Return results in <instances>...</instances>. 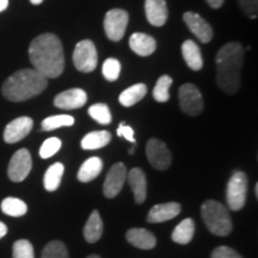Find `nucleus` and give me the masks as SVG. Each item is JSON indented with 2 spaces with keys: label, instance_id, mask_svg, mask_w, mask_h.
<instances>
[{
  "label": "nucleus",
  "instance_id": "f257e3e1",
  "mask_svg": "<svg viewBox=\"0 0 258 258\" xmlns=\"http://www.w3.org/2000/svg\"><path fill=\"white\" fill-rule=\"evenodd\" d=\"M29 57L34 70L46 78H57L64 70L62 43L54 34L38 35L31 41Z\"/></svg>",
  "mask_w": 258,
  "mask_h": 258
},
{
  "label": "nucleus",
  "instance_id": "f03ea898",
  "mask_svg": "<svg viewBox=\"0 0 258 258\" xmlns=\"http://www.w3.org/2000/svg\"><path fill=\"white\" fill-rule=\"evenodd\" d=\"M217 83L222 91L234 95L240 88V73L244 63V48L238 42H228L218 51Z\"/></svg>",
  "mask_w": 258,
  "mask_h": 258
},
{
  "label": "nucleus",
  "instance_id": "7ed1b4c3",
  "mask_svg": "<svg viewBox=\"0 0 258 258\" xmlns=\"http://www.w3.org/2000/svg\"><path fill=\"white\" fill-rule=\"evenodd\" d=\"M48 86V79L34 69L21 70L3 84V96L11 102H24L41 95Z\"/></svg>",
  "mask_w": 258,
  "mask_h": 258
},
{
  "label": "nucleus",
  "instance_id": "20e7f679",
  "mask_svg": "<svg viewBox=\"0 0 258 258\" xmlns=\"http://www.w3.org/2000/svg\"><path fill=\"white\" fill-rule=\"evenodd\" d=\"M201 215L209 232L219 237H226L232 232V220L227 208L220 202L207 200L201 206Z\"/></svg>",
  "mask_w": 258,
  "mask_h": 258
},
{
  "label": "nucleus",
  "instance_id": "39448f33",
  "mask_svg": "<svg viewBox=\"0 0 258 258\" xmlns=\"http://www.w3.org/2000/svg\"><path fill=\"white\" fill-rule=\"evenodd\" d=\"M247 192V178L243 171H235L228 180L226 201L231 211L238 212L245 206Z\"/></svg>",
  "mask_w": 258,
  "mask_h": 258
},
{
  "label": "nucleus",
  "instance_id": "423d86ee",
  "mask_svg": "<svg viewBox=\"0 0 258 258\" xmlns=\"http://www.w3.org/2000/svg\"><path fill=\"white\" fill-rule=\"evenodd\" d=\"M73 62L76 69L83 73L95 71L98 63V55L95 43L90 40H83L77 44L73 53Z\"/></svg>",
  "mask_w": 258,
  "mask_h": 258
},
{
  "label": "nucleus",
  "instance_id": "0eeeda50",
  "mask_svg": "<svg viewBox=\"0 0 258 258\" xmlns=\"http://www.w3.org/2000/svg\"><path fill=\"white\" fill-rule=\"evenodd\" d=\"M179 105L182 111L189 116H199L203 111V97L194 84H183L180 86Z\"/></svg>",
  "mask_w": 258,
  "mask_h": 258
},
{
  "label": "nucleus",
  "instance_id": "6e6552de",
  "mask_svg": "<svg viewBox=\"0 0 258 258\" xmlns=\"http://www.w3.org/2000/svg\"><path fill=\"white\" fill-rule=\"evenodd\" d=\"M128 19V12L124 10H110L104 18V30L106 37L114 42L122 40V37L124 36L125 29H127Z\"/></svg>",
  "mask_w": 258,
  "mask_h": 258
},
{
  "label": "nucleus",
  "instance_id": "1a4fd4ad",
  "mask_svg": "<svg viewBox=\"0 0 258 258\" xmlns=\"http://www.w3.org/2000/svg\"><path fill=\"white\" fill-rule=\"evenodd\" d=\"M32 167L31 154L27 148L18 150L9 163L8 175L12 182H23L30 173Z\"/></svg>",
  "mask_w": 258,
  "mask_h": 258
},
{
  "label": "nucleus",
  "instance_id": "9d476101",
  "mask_svg": "<svg viewBox=\"0 0 258 258\" xmlns=\"http://www.w3.org/2000/svg\"><path fill=\"white\" fill-rule=\"evenodd\" d=\"M146 156L150 164L156 170H167L171 165V153L166 145L159 139H150L146 145Z\"/></svg>",
  "mask_w": 258,
  "mask_h": 258
},
{
  "label": "nucleus",
  "instance_id": "9b49d317",
  "mask_svg": "<svg viewBox=\"0 0 258 258\" xmlns=\"http://www.w3.org/2000/svg\"><path fill=\"white\" fill-rule=\"evenodd\" d=\"M127 179V167L123 163H116L106 173L103 192L108 199H114L117 196L123 188V184Z\"/></svg>",
  "mask_w": 258,
  "mask_h": 258
},
{
  "label": "nucleus",
  "instance_id": "f8f14e48",
  "mask_svg": "<svg viewBox=\"0 0 258 258\" xmlns=\"http://www.w3.org/2000/svg\"><path fill=\"white\" fill-rule=\"evenodd\" d=\"M34 121L28 116H22V117L16 118L6 125L4 131V140L6 144H16L18 141L23 140L28 134L30 133Z\"/></svg>",
  "mask_w": 258,
  "mask_h": 258
},
{
  "label": "nucleus",
  "instance_id": "ddd939ff",
  "mask_svg": "<svg viewBox=\"0 0 258 258\" xmlns=\"http://www.w3.org/2000/svg\"><path fill=\"white\" fill-rule=\"evenodd\" d=\"M183 21L188 25L189 30L199 38L202 43H208L213 38V28L206 19H203L195 12H185L183 15Z\"/></svg>",
  "mask_w": 258,
  "mask_h": 258
},
{
  "label": "nucleus",
  "instance_id": "4468645a",
  "mask_svg": "<svg viewBox=\"0 0 258 258\" xmlns=\"http://www.w3.org/2000/svg\"><path fill=\"white\" fill-rule=\"evenodd\" d=\"M88 102V95L82 89H70L57 95L54 98V105L63 110H73L85 105Z\"/></svg>",
  "mask_w": 258,
  "mask_h": 258
},
{
  "label": "nucleus",
  "instance_id": "2eb2a0df",
  "mask_svg": "<svg viewBox=\"0 0 258 258\" xmlns=\"http://www.w3.org/2000/svg\"><path fill=\"white\" fill-rule=\"evenodd\" d=\"M145 11H146L147 21L153 27H163L169 17V10L165 0H146Z\"/></svg>",
  "mask_w": 258,
  "mask_h": 258
},
{
  "label": "nucleus",
  "instance_id": "dca6fc26",
  "mask_svg": "<svg viewBox=\"0 0 258 258\" xmlns=\"http://www.w3.org/2000/svg\"><path fill=\"white\" fill-rule=\"evenodd\" d=\"M180 213V205L177 202L163 203V205H157L151 208L148 212L147 221L151 224H159V222H165L171 219L176 218Z\"/></svg>",
  "mask_w": 258,
  "mask_h": 258
},
{
  "label": "nucleus",
  "instance_id": "f3484780",
  "mask_svg": "<svg viewBox=\"0 0 258 258\" xmlns=\"http://www.w3.org/2000/svg\"><path fill=\"white\" fill-rule=\"evenodd\" d=\"M127 177L129 185H131V188L134 192L135 202H137L138 205H141V203L145 202L147 196L146 175H145V172L141 169L134 167V169L129 171Z\"/></svg>",
  "mask_w": 258,
  "mask_h": 258
},
{
  "label": "nucleus",
  "instance_id": "a211bd4d",
  "mask_svg": "<svg viewBox=\"0 0 258 258\" xmlns=\"http://www.w3.org/2000/svg\"><path fill=\"white\" fill-rule=\"evenodd\" d=\"M129 47L135 54L140 56H148L157 49V42L150 35L135 32L129 38Z\"/></svg>",
  "mask_w": 258,
  "mask_h": 258
},
{
  "label": "nucleus",
  "instance_id": "6ab92c4d",
  "mask_svg": "<svg viewBox=\"0 0 258 258\" xmlns=\"http://www.w3.org/2000/svg\"><path fill=\"white\" fill-rule=\"evenodd\" d=\"M128 243L141 250H151L156 246L157 239L146 228H131L125 234Z\"/></svg>",
  "mask_w": 258,
  "mask_h": 258
},
{
  "label": "nucleus",
  "instance_id": "aec40b11",
  "mask_svg": "<svg viewBox=\"0 0 258 258\" xmlns=\"http://www.w3.org/2000/svg\"><path fill=\"white\" fill-rule=\"evenodd\" d=\"M182 55L190 70L200 71L203 67L201 50L192 40H186L185 42H183Z\"/></svg>",
  "mask_w": 258,
  "mask_h": 258
},
{
  "label": "nucleus",
  "instance_id": "412c9836",
  "mask_svg": "<svg viewBox=\"0 0 258 258\" xmlns=\"http://www.w3.org/2000/svg\"><path fill=\"white\" fill-rule=\"evenodd\" d=\"M103 170V161L98 157H91L88 160L84 161L78 171V180L83 183L91 182L92 179L97 178Z\"/></svg>",
  "mask_w": 258,
  "mask_h": 258
},
{
  "label": "nucleus",
  "instance_id": "4be33fe9",
  "mask_svg": "<svg viewBox=\"0 0 258 258\" xmlns=\"http://www.w3.org/2000/svg\"><path fill=\"white\" fill-rule=\"evenodd\" d=\"M103 234V221L97 211H93L90 215L85 226H84V237L88 243H96L101 239Z\"/></svg>",
  "mask_w": 258,
  "mask_h": 258
},
{
  "label": "nucleus",
  "instance_id": "5701e85b",
  "mask_svg": "<svg viewBox=\"0 0 258 258\" xmlns=\"http://www.w3.org/2000/svg\"><path fill=\"white\" fill-rule=\"evenodd\" d=\"M111 141V135L106 131H97L88 133L83 138L82 148L83 150H98L108 145Z\"/></svg>",
  "mask_w": 258,
  "mask_h": 258
},
{
  "label": "nucleus",
  "instance_id": "b1692460",
  "mask_svg": "<svg viewBox=\"0 0 258 258\" xmlns=\"http://www.w3.org/2000/svg\"><path fill=\"white\" fill-rule=\"evenodd\" d=\"M64 166L62 163H54L53 165L48 167L43 177V184L47 191H55L60 186L61 179L63 176Z\"/></svg>",
  "mask_w": 258,
  "mask_h": 258
},
{
  "label": "nucleus",
  "instance_id": "393cba45",
  "mask_svg": "<svg viewBox=\"0 0 258 258\" xmlns=\"http://www.w3.org/2000/svg\"><path fill=\"white\" fill-rule=\"evenodd\" d=\"M194 233H195V224L192 219H184L180 224L176 226L172 232V240L177 244H189L191 241Z\"/></svg>",
  "mask_w": 258,
  "mask_h": 258
},
{
  "label": "nucleus",
  "instance_id": "a878e982",
  "mask_svg": "<svg viewBox=\"0 0 258 258\" xmlns=\"http://www.w3.org/2000/svg\"><path fill=\"white\" fill-rule=\"evenodd\" d=\"M147 88L143 83L135 84V85L131 86V88L125 89L123 92L118 97V101L123 106H133L140 102L141 99L146 96Z\"/></svg>",
  "mask_w": 258,
  "mask_h": 258
},
{
  "label": "nucleus",
  "instance_id": "bb28decb",
  "mask_svg": "<svg viewBox=\"0 0 258 258\" xmlns=\"http://www.w3.org/2000/svg\"><path fill=\"white\" fill-rule=\"evenodd\" d=\"M2 211L9 217L19 218L27 214L28 206L22 200L16 198H6L2 202Z\"/></svg>",
  "mask_w": 258,
  "mask_h": 258
},
{
  "label": "nucleus",
  "instance_id": "cd10ccee",
  "mask_svg": "<svg viewBox=\"0 0 258 258\" xmlns=\"http://www.w3.org/2000/svg\"><path fill=\"white\" fill-rule=\"evenodd\" d=\"M171 85H172V78L167 74L161 76L153 89V98L159 103H165L169 101Z\"/></svg>",
  "mask_w": 258,
  "mask_h": 258
},
{
  "label": "nucleus",
  "instance_id": "c85d7f7f",
  "mask_svg": "<svg viewBox=\"0 0 258 258\" xmlns=\"http://www.w3.org/2000/svg\"><path fill=\"white\" fill-rule=\"evenodd\" d=\"M74 124V118L71 115L49 116L42 121V131L49 132L61 127H71Z\"/></svg>",
  "mask_w": 258,
  "mask_h": 258
},
{
  "label": "nucleus",
  "instance_id": "c756f323",
  "mask_svg": "<svg viewBox=\"0 0 258 258\" xmlns=\"http://www.w3.org/2000/svg\"><path fill=\"white\" fill-rule=\"evenodd\" d=\"M41 258H70V254L62 241L53 240L44 246Z\"/></svg>",
  "mask_w": 258,
  "mask_h": 258
},
{
  "label": "nucleus",
  "instance_id": "7c9ffc66",
  "mask_svg": "<svg viewBox=\"0 0 258 258\" xmlns=\"http://www.w3.org/2000/svg\"><path fill=\"white\" fill-rule=\"evenodd\" d=\"M89 115L101 124H109L112 120L109 106L104 103H97L89 108Z\"/></svg>",
  "mask_w": 258,
  "mask_h": 258
},
{
  "label": "nucleus",
  "instance_id": "2f4dec72",
  "mask_svg": "<svg viewBox=\"0 0 258 258\" xmlns=\"http://www.w3.org/2000/svg\"><path fill=\"white\" fill-rule=\"evenodd\" d=\"M103 76L106 80L109 82H115L117 80L118 77H120L121 73V63L117 59H114V57H110V59H106L103 63L102 69Z\"/></svg>",
  "mask_w": 258,
  "mask_h": 258
},
{
  "label": "nucleus",
  "instance_id": "473e14b6",
  "mask_svg": "<svg viewBox=\"0 0 258 258\" xmlns=\"http://www.w3.org/2000/svg\"><path fill=\"white\" fill-rule=\"evenodd\" d=\"M12 258H35L34 247L27 239H19L14 244Z\"/></svg>",
  "mask_w": 258,
  "mask_h": 258
},
{
  "label": "nucleus",
  "instance_id": "72a5a7b5",
  "mask_svg": "<svg viewBox=\"0 0 258 258\" xmlns=\"http://www.w3.org/2000/svg\"><path fill=\"white\" fill-rule=\"evenodd\" d=\"M61 148V140L57 138H49L42 144L40 148V157L42 159H48V158L53 157L54 154L59 152Z\"/></svg>",
  "mask_w": 258,
  "mask_h": 258
},
{
  "label": "nucleus",
  "instance_id": "f704fd0d",
  "mask_svg": "<svg viewBox=\"0 0 258 258\" xmlns=\"http://www.w3.org/2000/svg\"><path fill=\"white\" fill-rule=\"evenodd\" d=\"M241 11L250 19H256L258 15V0H239Z\"/></svg>",
  "mask_w": 258,
  "mask_h": 258
},
{
  "label": "nucleus",
  "instance_id": "c9c22d12",
  "mask_svg": "<svg viewBox=\"0 0 258 258\" xmlns=\"http://www.w3.org/2000/svg\"><path fill=\"white\" fill-rule=\"evenodd\" d=\"M212 258H243L237 251L228 246H219L212 252Z\"/></svg>",
  "mask_w": 258,
  "mask_h": 258
},
{
  "label": "nucleus",
  "instance_id": "e433bc0d",
  "mask_svg": "<svg viewBox=\"0 0 258 258\" xmlns=\"http://www.w3.org/2000/svg\"><path fill=\"white\" fill-rule=\"evenodd\" d=\"M117 135L118 137H123L125 140H128L129 143L135 144V138H134V131L133 128L125 125L124 122H122L120 127L117 128Z\"/></svg>",
  "mask_w": 258,
  "mask_h": 258
},
{
  "label": "nucleus",
  "instance_id": "4c0bfd02",
  "mask_svg": "<svg viewBox=\"0 0 258 258\" xmlns=\"http://www.w3.org/2000/svg\"><path fill=\"white\" fill-rule=\"evenodd\" d=\"M212 9H220L225 0H206Z\"/></svg>",
  "mask_w": 258,
  "mask_h": 258
},
{
  "label": "nucleus",
  "instance_id": "58836bf2",
  "mask_svg": "<svg viewBox=\"0 0 258 258\" xmlns=\"http://www.w3.org/2000/svg\"><path fill=\"white\" fill-rule=\"evenodd\" d=\"M6 233H8V227H6L4 222L0 221V239H2L3 237H5Z\"/></svg>",
  "mask_w": 258,
  "mask_h": 258
},
{
  "label": "nucleus",
  "instance_id": "ea45409f",
  "mask_svg": "<svg viewBox=\"0 0 258 258\" xmlns=\"http://www.w3.org/2000/svg\"><path fill=\"white\" fill-rule=\"evenodd\" d=\"M9 5V0H0V12H3L6 10Z\"/></svg>",
  "mask_w": 258,
  "mask_h": 258
},
{
  "label": "nucleus",
  "instance_id": "a19ab883",
  "mask_svg": "<svg viewBox=\"0 0 258 258\" xmlns=\"http://www.w3.org/2000/svg\"><path fill=\"white\" fill-rule=\"evenodd\" d=\"M30 2H31V4H34V5H40L43 0H30Z\"/></svg>",
  "mask_w": 258,
  "mask_h": 258
},
{
  "label": "nucleus",
  "instance_id": "79ce46f5",
  "mask_svg": "<svg viewBox=\"0 0 258 258\" xmlns=\"http://www.w3.org/2000/svg\"><path fill=\"white\" fill-rule=\"evenodd\" d=\"M254 194H256V198L258 196V183H256V185H254Z\"/></svg>",
  "mask_w": 258,
  "mask_h": 258
},
{
  "label": "nucleus",
  "instance_id": "37998d69",
  "mask_svg": "<svg viewBox=\"0 0 258 258\" xmlns=\"http://www.w3.org/2000/svg\"><path fill=\"white\" fill-rule=\"evenodd\" d=\"M86 258H101V257L97 256V254H90V256H88Z\"/></svg>",
  "mask_w": 258,
  "mask_h": 258
},
{
  "label": "nucleus",
  "instance_id": "c03bdc74",
  "mask_svg": "<svg viewBox=\"0 0 258 258\" xmlns=\"http://www.w3.org/2000/svg\"><path fill=\"white\" fill-rule=\"evenodd\" d=\"M129 154H134V147H132L131 150H129Z\"/></svg>",
  "mask_w": 258,
  "mask_h": 258
}]
</instances>
